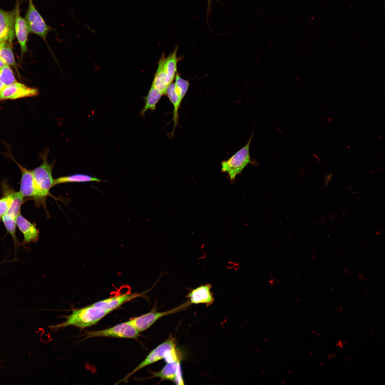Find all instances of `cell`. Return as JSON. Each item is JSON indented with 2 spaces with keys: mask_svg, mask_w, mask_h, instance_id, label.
Here are the masks:
<instances>
[{
  "mask_svg": "<svg viewBox=\"0 0 385 385\" xmlns=\"http://www.w3.org/2000/svg\"><path fill=\"white\" fill-rule=\"evenodd\" d=\"M327 189L304 170L296 188L289 195V210L279 225V230L287 232L296 220L309 221L312 210Z\"/></svg>",
  "mask_w": 385,
  "mask_h": 385,
  "instance_id": "8fae6325",
  "label": "cell"
},
{
  "mask_svg": "<svg viewBox=\"0 0 385 385\" xmlns=\"http://www.w3.org/2000/svg\"><path fill=\"white\" fill-rule=\"evenodd\" d=\"M13 172L0 163V189Z\"/></svg>",
  "mask_w": 385,
  "mask_h": 385,
  "instance_id": "9a60e30c",
  "label": "cell"
},
{
  "mask_svg": "<svg viewBox=\"0 0 385 385\" xmlns=\"http://www.w3.org/2000/svg\"><path fill=\"white\" fill-rule=\"evenodd\" d=\"M348 166L351 184L365 200L378 173L376 163L363 156L354 144L351 150L350 164Z\"/></svg>",
  "mask_w": 385,
  "mask_h": 385,
  "instance_id": "5bb4252c",
  "label": "cell"
},
{
  "mask_svg": "<svg viewBox=\"0 0 385 385\" xmlns=\"http://www.w3.org/2000/svg\"><path fill=\"white\" fill-rule=\"evenodd\" d=\"M207 361L169 347L154 346L144 349L120 354L108 358L106 374L121 367L139 365H160L179 363H192L195 364Z\"/></svg>",
  "mask_w": 385,
  "mask_h": 385,
  "instance_id": "30bf717a",
  "label": "cell"
},
{
  "mask_svg": "<svg viewBox=\"0 0 385 385\" xmlns=\"http://www.w3.org/2000/svg\"><path fill=\"white\" fill-rule=\"evenodd\" d=\"M332 188L347 213L345 240L347 252L344 264L340 268L339 273L345 274L347 272L350 258L356 245V219L361 210L364 200L360 193L352 186L349 181V166H342L335 174Z\"/></svg>",
  "mask_w": 385,
  "mask_h": 385,
  "instance_id": "52a82bcc",
  "label": "cell"
},
{
  "mask_svg": "<svg viewBox=\"0 0 385 385\" xmlns=\"http://www.w3.org/2000/svg\"><path fill=\"white\" fill-rule=\"evenodd\" d=\"M0 163L12 172L35 164L17 130L0 136Z\"/></svg>",
  "mask_w": 385,
  "mask_h": 385,
  "instance_id": "4fadbf2b",
  "label": "cell"
},
{
  "mask_svg": "<svg viewBox=\"0 0 385 385\" xmlns=\"http://www.w3.org/2000/svg\"><path fill=\"white\" fill-rule=\"evenodd\" d=\"M34 14L14 22L0 15V86L17 83L24 86L30 75L29 46Z\"/></svg>",
  "mask_w": 385,
  "mask_h": 385,
  "instance_id": "3957f363",
  "label": "cell"
},
{
  "mask_svg": "<svg viewBox=\"0 0 385 385\" xmlns=\"http://www.w3.org/2000/svg\"><path fill=\"white\" fill-rule=\"evenodd\" d=\"M58 67L71 68L96 88L93 81L98 64L108 58L96 51L68 10L65 0H57L56 14L48 34Z\"/></svg>",
  "mask_w": 385,
  "mask_h": 385,
  "instance_id": "6da1fadb",
  "label": "cell"
},
{
  "mask_svg": "<svg viewBox=\"0 0 385 385\" xmlns=\"http://www.w3.org/2000/svg\"><path fill=\"white\" fill-rule=\"evenodd\" d=\"M14 130L4 119L0 117V136Z\"/></svg>",
  "mask_w": 385,
  "mask_h": 385,
  "instance_id": "2e32d148",
  "label": "cell"
},
{
  "mask_svg": "<svg viewBox=\"0 0 385 385\" xmlns=\"http://www.w3.org/2000/svg\"><path fill=\"white\" fill-rule=\"evenodd\" d=\"M343 165L327 141L322 114L304 170L326 189H329L332 188L334 177Z\"/></svg>",
  "mask_w": 385,
  "mask_h": 385,
  "instance_id": "9c48e42d",
  "label": "cell"
},
{
  "mask_svg": "<svg viewBox=\"0 0 385 385\" xmlns=\"http://www.w3.org/2000/svg\"><path fill=\"white\" fill-rule=\"evenodd\" d=\"M96 300L81 309L85 319L82 329L64 340L71 366L79 385H98L106 374L107 358L104 351V339L108 326L100 328L94 314Z\"/></svg>",
  "mask_w": 385,
  "mask_h": 385,
  "instance_id": "7a4b0ae2",
  "label": "cell"
},
{
  "mask_svg": "<svg viewBox=\"0 0 385 385\" xmlns=\"http://www.w3.org/2000/svg\"><path fill=\"white\" fill-rule=\"evenodd\" d=\"M15 299L8 309L20 316L34 329L43 346L40 385H79L69 361L64 340L56 339L38 327L22 309L18 294Z\"/></svg>",
  "mask_w": 385,
  "mask_h": 385,
  "instance_id": "5b68a950",
  "label": "cell"
},
{
  "mask_svg": "<svg viewBox=\"0 0 385 385\" xmlns=\"http://www.w3.org/2000/svg\"><path fill=\"white\" fill-rule=\"evenodd\" d=\"M78 182L37 165L13 172L0 189V202L62 194L76 190Z\"/></svg>",
  "mask_w": 385,
  "mask_h": 385,
  "instance_id": "277c9868",
  "label": "cell"
},
{
  "mask_svg": "<svg viewBox=\"0 0 385 385\" xmlns=\"http://www.w3.org/2000/svg\"><path fill=\"white\" fill-rule=\"evenodd\" d=\"M34 22L29 46V63L40 89L43 108H46L54 101L53 84L58 64L48 36L41 30L37 9L33 10Z\"/></svg>",
  "mask_w": 385,
  "mask_h": 385,
  "instance_id": "8992f818",
  "label": "cell"
},
{
  "mask_svg": "<svg viewBox=\"0 0 385 385\" xmlns=\"http://www.w3.org/2000/svg\"><path fill=\"white\" fill-rule=\"evenodd\" d=\"M0 117L14 130L33 138L31 123L24 96V86L11 83L0 86Z\"/></svg>",
  "mask_w": 385,
  "mask_h": 385,
  "instance_id": "7c38bea8",
  "label": "cell"
},
{
  "mask_svg": "<svg viewBox=\"0 0 385 385\" xmlns=\"http://www.w3.org/2000/svg\"><path fill=\"white\" fill-rule=\"evenodd\" d=\"M355 93L334 115L325 108L323 115L327 141L337 157L344 164L354 145L356 118L354 114Z\"/></svg>",
  "mask_w": 385,
  "mask_h": 385,
  "instance_id": "ba28073f",
  "label": "cell"
}]
</instances>
